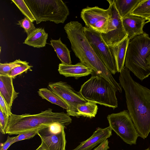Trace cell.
Masks as SVG:
<instances>
[{
    "label": "cell",
    "instance_id": "cell-36",
    "mask_svg": "<svg viewBox=\"0 0 150 150\" xmlns=\"http://www.w3.org/2000/svg\"><path fill=\"white\" fill-rule=\"evenodd\" d=\"M147 20H148V21H147L146 22L147 23H148V22H150V18H148Z\"/></svg>",
    "mask_w": 150,
    "mask_h": 150
},
{
    "label": "cell",
    "instance_id": "cell-24",
    "mask_svg": "<svg viewBox=\"0 0 150 150\" xmlns=\"http://www.w3.org/2000/svg\"><path fill=\"white\" fill-rule=\"evenodd\" d=\"M65 126L58 123L52 124L40 129L38 134L40 136H46L58 133L64 128Z\"/></svg>",
    "mask_w": 150,
    "mask_h": 150
},
{
    "label": "cell",
    "instance_id": "cell-7",
    "mask_svg": "<svg viewBox=\"0 0 150 150\" xmlns=\"http://www.w3.org/2000/svg\"><path fill=\"white\" fill-rule=\"evenodd\" d=\"M107 118L111 129L126 143L135 144L139 134L127 110L108 115Z\"/></svg>",
    "mask_w": 150,
    "mask_h": 150
},
{
    "label": "cell",
    "instance_id": "cell-9",
    "mask_svg": "<svg viewBox=\"0 0 150 150\" xmlns=\"http://www.w3.org/2000/svg\"><path fill=\"white\" fill-rule=\"evenodd\" d=\"M109 4V23L106 34H101L108 47L115 46L127 35L124 28L122 18L115 6L114 0H107Z\"/></svg>",
    "mask_w": 150,
    "mask_h": 150
},
{
    "label": "cell",
    "instance_id": "cell-23",
    "mask_svg": "<svg viewBox=\"0 0 150 150\" xmlns=\"http://www.w3.org/2000/svg\"><path fill=\"white\" fill-rule=\"evenodd\" d=\"M145 18H150V0H142L130 14Z\"/></svg>",
    "mask_w": 150,
    "mask_h": 150
},
{
    "label": "cell",
    "instance_id": "cell-37",
    "mask_svg": "<svg viewBox=\"0 0 150 150\" xmlns=\"http://www.w3.org/2000/svg\"><path fill=\"white\" fill-rule=\"evenodd\" d=\"M144 150H150V149L149 148H148Z\"/></svg>",
    "mask_w": 150,
    "mask_h": 150
},
{
    "label": "cell",
    "instance_id": "cell-4",
    "mask_svg": "<svg viewBox=\"0 0 150 150\" xmlns=\"http://www.w3.org/2000/svg\"><path fill=\"white\" fill-rule=\"evenodd\" d=\"M150 55V38L144 33L129 40L125 67L142 81L150 75L147 59Z\"/></svg>",
    "mask_w": 150,
    "mask_h": 150
},
{
    "label": "cell",
    "instance_id": "cell-17",
    "mask_svg": "<svg viewBox=\"0 0 150 150\" xmlns=\"http://www.w3.org/2000/svg\"><path fill=\"white\" fill-rule=\"evenodd\" d=\"M127 35L118 44L109 47L116 63L117 71L120 73L124 67L127 47L129 42Z\"/></svg>",
    "mask_w": 150,
    "mask_h": 150
},
{
    "label": "cell",
    "instance_id": "cell-15",
    "mask_svg": "<svg viewBox=\"0 0 150 150\" xmlns=\"http://www.w3.org/2000/svg\"><path fill=\"white\" fill-rule=\"evenodd\" d=\"M13 78L7 75L0 74V95L11 110L14 100L19 93L15 90Z\"/></svg>",
    "mask_w": 150,
    "mask_h": 150
},
{
    "label": "cell",
    "instance_id": "cell-20",
    "mask_svg": "<svg viewBox=\"0 0 150 150\" xmlns=\"http://www.w3.org/2000/svg\"><path fill=\"white\" fill-rule=\"evenodd\" d=\"M142 0H114L115 7L121 18L129 14Z\"/></svg>",
    "mask_w": 150,
    "mask_h": 150
},
{
    "label": "cell",
    "instance_id": "cell-19",
    "mask_svg": "<svg viewBox=\"0 0 150 150\" xmlns=\"http://www.w3.org/2000/svg\"><path fill=\"white\" fill-rule=\"evenodd\" d=\"M50 42V45L54 48L62 63L71 64L70 51L66 45L62 42L61 38L57 40L52 39Z\"/></svg>",
    "mask_w": 150,
    "mask_h": 150
},
{
    "label": "cell",
    "instance_id": "cell-13",
    "mask_svg": "<svg viewBox=\"0 0 150 150\" xmlns=\"http://www.w3.org/2000/svg\"><path fill=\"white\" fill-rule=\"evenodd\" d=\"M112 130L109 126L104 128L98 127L90 137L72 150H91L110 137L112 135Z\"/></svg>",
    "mask_w": 150,
    "mask_h": 150
},
{
    "label": "cell",
    "instance_id": "cell-25",
    "mask_svg": "<svg viewBox=\"0 0 150 150\" xmlns=\"http://www.w3.org/2000/svg\"><path fill=\"white\" fill-rule=\"evenodd\" d=\"M22 13L32 22L36 21L34 16L23 0H11Z\"/></svg>",
    "mask_w": 150,
    "mask_h": 150
},
{
    "label": "cell",
    "instance_id": "cell-12",
    "mask_svg": "<svg viewBox=\"0 0 150 150\" xmlns=\"http://www.w3.org/2000/svg\"><path fill=\"white\" fill-rule=\"evenodd\" d=\"M146 19L130 14L122 18L123 26L129 40L134 37L143 34Z\"/></svg>",
    "mask_w": 150,
    "mask_h": 150
},
{
    "label": "cell",
    "instance_id": "cell-18",
    "mask_svg": "<svg viewBox=\"0 0 150 150\" xmlns=\"http://www.w3.org/2000/svg\"><path fill=\"white\" fill-rule=\"evenodd\" d=\"M48 34L44 28H37L28 35L23 43L38 48L45 46Z\"/></svg>",
    "mask_w": 150,
    "mask_h": 150
},
{
    "label": "cell",
    "instance_id": "cell-11",
    "mask_svg": "<svg viewBox=\"0 0 150 150\" xmlns=\"http://www.w3.org/2000/svg\"><path fill=\"white\" fill-rule=\"evenodd\" d=\"M81 17L86 26L101 34H106L109 23V10L97 6L83 9Z\"/></svg>",
    "mask_w": 150,
    "mask_h": 150
},
{
    "label": "cell",
    "instance_id": "cell-27",
    "mask_svg": "<svg viewBox=\"0 0 150 150\" xmlns=\"http://www.w3.org/2000/svg\"><path fill=\"white\" fill-rule=\"evenodd\" d=\"M32 67L29 65L26 61H23L21 66L16 67L11 70L7 75L13 78L30 69Z\"/></svg>",
    "mask_w": 150,
    "mask_h": 150
},
{
    "label": "cell",
    "instance_id": "cell-28",
    "mask_svg": "<svg viewBox=\"0 0 150 150\" xmlns=\"http://www.w3.org/2000/svg\"><path fill=\"white\" fill-rule=\"evenodd\" d=\"M18 22L17 24L24 29L27 35H29L36 29L33 22L26 17L18 21Z\"/></svg>",
    "mask_w": 150,
    "mask_h": 150
},
{
    "label": "cell",
    "instance_id": "cell-6",
    "mask_svg": "<svg viewBox=\"0 0 150 150\" xmlns=\"http://www.w3.org/2000/svg\"><path fill=\"white\" fill-rule=\"evenodd\" d=\"M38 24L50 21L63 23L69 14L68 8L62 0H24Z\"/></svg>",
    "mask_w": 150,
    "mask_h": 150
},
{
    "label": "cell",
    "instance_id": "cell-29",
    "mask_svg": "<svg viewBox=\"0 0 150 150\" xmlns=\"http://www.w3.org/2000/svg\"><path fill=\"white\" fill-rule=\"evenodd\" d=\"M40 129L29 131L19 134L18 136H16L13 143L20 141L32 138L36 135L38 134Z\"/></svg>",
    "mask_w": 150,
    "mask_h": 150
},
{
    "label": "cell",
    "instance_id": "cell-26",
    "mask_svg": "<svg viewBox=\"0 0 150 150\" xmlns=\"http://www.w3.org/2000/svg\"><path fill=\"white\" fill-rule=\"evenodd\" d=\"M23 62V61L18 59L9 63H0V74L7 75L13 69L21 66Z\"/></svg>",
    "mask_w": 150,
    "mask_h": 150
},
{
    "label": "cell",
    "instance_id": "cell-21",
    "mask_svg": "<svg viewBox=\"0 0 150 150\" xmlns=\"http://www.w3.org/2000/svg\"><path fill=\"white\" fill-rule=\"evenodd\" d=\"M39 95L43 99L57 105L67 110L69 109L68 105L53 91L47 88H42L38 91Z\"/></svg>",
    "mask_w": 150,
    "mask_h": 150
},
{
    "label": "cell",
    "instance_id": "cell-5",
    "mask_svg": "<svg viewBox=\"0 0 150 150\" xmlns=\"http://www.w3.org/2000/svg\"><path fill=\"white\" fill-rule=\"evenodd\" d=\"M81 86L79 93L87 101L112 108L118 107L115 89L102 77L92 74Z\"/></svg>",
    "mask_w": 150,
    "mask_h": 150
},
{
    "label": "cell",
    "instance_id": "cell-14",
    "mask_svg": "<svg viewBox=\"0 0 150 150\" xmlns=\"http://www.w3.org/2000/svg\"><path fill=\"white\" fill-rule=\"evenodd\" d=\"M40 137L41 145L45 150H65L66 141L64 128L55 134Z\"/></svg>",
    "mask_w": 150,
    "mask_h": 150
},
{
    "label": "cell",
    "instance_id": "cell-33",
    "mask_svg": "<svg viewBox=\"0 0 150 150\" xmlns=\"http://www.w3.org/2000/svg\"><path fill=\"white\" fill-rule=\"evenodd\" d=\"M109 149V142L107 139L100 144L93 150H108Z\"/></svg>",
    "mask_w": 150,
    "mask_h": 150
},
{
    "label": "cell",
    "instance_id": "cell-3",
    "mask_svg": "<svg viewBox=\"0 0 150 150\" xmlns=\"http://www.w3.org/2000/svg\"><path fill=\"white\" fill-rule=\"evenodd\" d=\"M71 121V118L67 113L54 112L51 108L35 114L17 115L12 113L9 117L6 134H19L25 132L41 129L54 123L65 127Z\"/></svg>",
    "mask_w": 150,
    "mask_h": 150
},
{
    "label": "cell",
    "instance_id": "cell-8",
    "mask_svg": "<svg viewBox=\"0 0 150 150\" xmlns=\"http://www.w3.org/2000/svg\"><path fill=\"white\" fill-rule=\"evenodd\" d=\"M84 32L88 41L96 53L106 65L112 74L117 72L115 59L110 49L103 39L101 33L86 26Z\"/></svg>",
    "mask_w": 150,
    "mask_h": 150
},
{
    "label": "cell",
    "instance_id": "cell-16",
    "mask_svg": "<svg viewBox=\"0 0 150 150\" xmlns=\"http://www.w3.org/2000/svg\"><path fill=\"white\" fill-rule=\"evenodd\" d=\"M58 71L60 74L66 77H73L76 79L93 73L90 68L81 62L74 65L60 64Z\"/></svg>",
    "mask_w": 150,
    "mask_h": 150
},
{
    "label": "cell",
    "instance_id": "cell-22",
    "mask_svg": "<svg viewBox=\"0 0 150 150\" xmlns=\"http://www.w3.org/2000/svg\"><path fill=\"white\" fill-rule=\"evenodd\" d=\"M96 103L87 101L84 104L78 105L77 107L79 117L82 116L90 118L95 117L98 110Z\"/></svg>",
    "mask_w": 150,
    "mask_h": 150
},
{
    "label": "cell",
    "instance_id": "cell-31",
    "mask_svg": "<svg viewBox=\"0 0 150 150\" xmlns=\"http://www.w3.org/2000/svg\"><path fill=\"white\" fill-rule=\"evenodd\" d=\"M0 109L7 117H9L12 114L11 110L9 108L4 98L0 95Z\"/></svg>",
    "mask_w": 150,
    "mask_h": 150
},
{
    "label": "cell",
    "instance_id": "cell-32",
    "mask_svg": "<svg viewBox=\"0 0 150 150\" xmlns=\"http://www.w3.org/2000/svg\"><path fill=\"white\" fill-rule=\"evenodd\" d=\"M16 137H10L8 136L5 142L2 144L0 150H7L13 143Z\"/></svg>",
    "mask_w": 150,
    "mask_h": 150
},
{
    "label": "cell",
    "instance_id": "cell-10",
    "mask_svg": "<svg viewBox=\"0 0 150 150\" xmlns=\"http://www.w3.org/2000/svg\"><path fill=\"white\" fill-rule=\"evenodd\" d=\"M48 87L69 106V109L66 111L69 116L79 117L77 108L78 105L84 104L87 101L82 97L79 92L75 91L67 83L62 81L50 82Z\"/></svg>",
    "mask_w": 150,
    "mask_h": 150
},
{
    "label": "cell",
    "instance_id": "cell-1",
    "mask_svg": "<svg viewBox=\"0 0 150 150\" xmlns=\"http://www.w3.org/2000/svg\"><path fill=\"white\" fill-rule=\"evenodd\" d=\"M120 73L128 111L139 137L144 139L150 132V89L135 81L125 67Z\"/></svg>",
    "mask_w": 150,
    "mask_h": 150
},
{
    "label": "cell",
    "instance_id": "cell-34",
    "mask_svg": "<svg viewBox=\"0 0 150 150\" xmlns=\"http://www.w3.org/2000/svg\"><path fill=\"white\" fill-rule=\"evenodd\" d=\"M35 150H45L42 146L41 145H40Z\"/></svg>",
    "mask_w": 150,
    "mask_h": 150
},
{
    "label": "cell",
    "instance_id": "cell-2",
    "mask_svg": "<svg viewBox=\"0 0 150 150\" xmlns=\"http://www.w3.org/2000/svg\"><path fill=\"white\" fill-rule=\"evenodd\" d=\"M64 29L71 43V48L80 62L90 68L92 71V74L103 78L117 91L121 92V86L115 79L110 71L89 43L81 24L78 21H71L65 25Z\"/></svg>",
    "mask_w": 150,
    "mask_h": 150
},
{
    "label": "cell",
    "instance_id": "cell-30",
    "mask_svg": "<svg viewBox=\"0 0 150 150\" xmlns=\"http://www.w3.org/2000/svg\"><path fill=\"white\" fill-rule=\"evenodd\" d=\"M9 117L6 116L0 109V130L3 134H6Z\"/></svg>",
    "mask_w": 150,
    "mask_h": 150
},
{
    "label": "cell",
    "instance_id": "cell-35",
    "mask_svg": "<svg viewBox=\"0 0 150 150\" xmlns=\"http://www.w3.org/2000/svg\"><path fill=\"white\" fill-rule=\"evenodd\" d=\"M147 64L150 66V55L149 56L147 59Z\"/></svg>",
    "mask_w": 150,
    "mask_h": 150
}]
</instances>
